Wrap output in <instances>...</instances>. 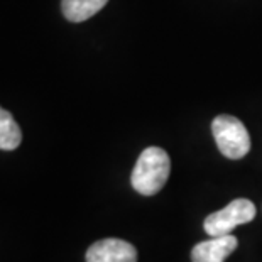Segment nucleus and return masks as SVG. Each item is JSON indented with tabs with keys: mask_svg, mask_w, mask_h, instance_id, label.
<instances>
[{
	"mask_svg": "<svg viewBox=\"0 0 262 262\" xmlns=\"http://www.w3.org/2000/svg\"><path fill=\"white\" fill-rule=\"evenodd\" d=\"M171 171V159L161 147H147L139 156L134 166L130 183L132 188L144 196H152L166 185Z\"/></svg>",
	"mask_w": 262,
	"mask_h": 262,
	"instance_id": "1",
	"label": "nucleus"
},
{
	"mask_svg": "<svg viewBox=\"0 0 262 262\" xmlns=\"http://www.w3.org/2000/svg\"><path fill=\"white\" fill-rule=\"evenodd\" d=\"M215 142L219 150L228 159H242L250 150V137L237 117L219 115L211 122Z\"/></svg>",
	"mask_w": 262,
	"mask_h": 262,
	"instance_id": "2",
	"label": "nucleus"
},
{
	"mask_svg": "<svg viewBox=\"0 0 262 262\" xmlns=\"http://www.w3.org/2000/svg\"><path fill=\"white\" fill-rule=\"evenodd\" d=\"M255 216V205L245 198L233 200L225 208L208 215L205 219V232L210 237L228 235L232 230L242 224H249Z\"/></svg>",
	"mask_w": 262,
	"mask_h": 262,
	"instance_id": "3",
	"label": "nucleus"
},
{
	"mask_svg": "<svg viewBox=\"0 0 262 262\" xmlns=\"http://www.w3.org/2000/svg\"><path fill=\"white\" fill-rule=\"evenodd\" d=\"M86 262H137V250L120 238H103L90 245Z\"/></svg>",
	"mask_w": 262,
	"mask_h": 262,
	"instance_id": "4",
	"label": "nucleus"
},
{
	"mask_svg": "<svg viewBox=\"0 0 262 262\" xmlns=\"http://www.w3.org/2000/svg\"><path fill=\"white\" fill-rule=\"evenodd\" d=\"M237 237L228 235L211 237L210 241L200 242L191 250L193 262H225V259L237 249Z\"/></svg>",
	"mask_w": 262,
	"mask_h": 262,
	"instance_id": "5",
	"label": "nucleus"
},
{
	"mask_svg": "<svg viewBox=\"0 0 262 262\" xmlns=\"http://www.w3.org/2000/svg\"><path fill=\"white\" fill-rule=\"evenodd\" d=\"M108 0H61L63 15L71 22H83L100 12Z\"/></svg>",
	"mask_w": 262,
	"mask_h": 262,
	"instance_id": "6",
	"label": "nucleus"
},
{
	"mask_svg": "<svg viewBox=\"0 0 262 262\" xmlns=\"http://www.w3.org/2000/svg\"><path fill=\"white\" fill-rule=\"evenodd\" d=\"M22 132L10 112L0 107V149L14 150L20 146Z\"/></svg>",
	"mask_w": 262,
	"mask_h": 262,
	"instance_id": "7",
	"label": "nucleus"
}]
</instances>
